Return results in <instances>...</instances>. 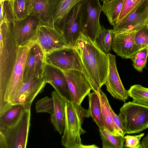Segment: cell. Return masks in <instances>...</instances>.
I'll return each instance as SVG.
<instances>
[{"label": "cell", "instance_id": "1", "mask_svg": "<svg viewBox=\"0 0 148 148\" xmlns=\"http://www.w3.org/2000/svg\"><path fill=\"white\" fill-rule=\"evenodd\" d=\"M80 58L83 72L92 90L97 92L104 84L108 69L107 54L101 51L95 42L82 33L73 47Z\"/></svg>", "mask_w": 148, "mask_h": 148}, {"label": "cell", "instance_id": "2", "mask_svg": "<svg viewBox=\"0 0 148 148\" xmlns=\"http://www.w3.org/2000/svg\"><path fill=\"white\" fill-rule=\"evenodd\" d=\"M12 23L7 18L0 23V107L5 99L17 54L16 44L12 34Z\"/></svg>", "mask_w": 148, "mask_h": 148}, {"label": "cell", "instance_id": "3", "mask_svg": "<svg viewBox=\"0 0 148 148\" xmlns=\"http://www.w3.org/2000/svg\"><path fill=\"white\" fill-rule=\"evenodd\" d=\"M90 116L88 109L67 101L65 107L64 131L61 138L62 145L66 148H82L81 136L86 132L82 127L84 118Z\"/></svg>", "mask_w": 148, "mask_h": 148}, {"label": "cell", "instance_id": "4", "mask_svg": "<svg viewBox=\"0 0 148 148\" xmlns=\"http://www.w3.org/2000/svg\"><path fill=\"white\" fill-rule=\"evenodd\" d=\"M119 111L118 115L124 135L138 133L148 128V107L129 101L125 103Z\"/></svg>", "mask_w": 148, "mask_h": 148}, {"label": "cell", "instance_id": "5", "mask_svg": "<svg viewBox=\"0 0 148 148\" xmlns=\"http://www.w3.org/2000/svg\"><path fill=\"white\" fill-rule=\"evenodd\" d=\"M36 42L33 39L17 49V57L5 99V106L2 112L11 105L10 103L23 82L25 64L29 51Z\"/></svg>", "mask_w": 148, "mask_h": 148}, {"label": "cell", "instance_id": "6", "mask_svg": "<svg viewBox=\"0 0 148 148\" xmlns=\"http://www.w3.org/2000/svg\"><path fill=\"white\" fill-rule=\"evenodd\" d=\"M102 5L99 0H84L81 12L82 33L95 42L102 28L99 18Z\"/></svg>", "mask_w": 148, "mask_h": 148}, {"label": "cell", "instance_id": "7", "mask_svg": "<svg viewBox=\"0 0 148 148\" xmlns=\"http://www.w3.org/2000/svg\"><path fill=\"white\" fill-rule=\"evenodd\" d=\"M31 108L25 109L17 121L3 132L8 148H25L30 125Z\"/></svg>", "mask_w": 148, "mask_h": 148}, {"label": "cell", "instance_id": "8", "mask_svg": "<svg viewBox=\"0 0 148 148\" xmlns=\"http://www.w3.org/2000/svg\"><path fill=\"white\" fill-rule=\"evenodd\" d=\"M148 22V0H140L132 9L113 26L114 32L136 31Z\"/></svg>", "mask_w": 148, "mask_h": 148}, {"label": "cell", "instance_id": "9", "mask_svg": "<svg viewBox=\"0 0 148 148\" xmlns=\"http://www.w3.org/2000/svg\"><path fill=\"white\" fill-rule=\"evenodd\" d=\"M46 63L62 71L77 70L83 72L79 55L73 47L68 46L55 50L45 55Z\"/></svg>", "mask_w": 148, "mask_h": 148}, {"label": "cell", "instance_id": "10", "mask_svg": "<svg viewBox=\"0 0 148 148\" xmlns=\"http://www.w3.org/2000/svg\"><path fill=\"white\" fill-rule=\"evenodd\" d=\"M46 83L43 77H32L23 82L10 102V104L21 105L25 109L31 108L34 100L42 92Z\"/></svg>", "mask_w": 148, "mask_h": 148}, {"label": "cell", "instance_id": "11", "mask_svg": "<svg viewBox=\"0 0 148 148\" xmlns=\"http://www.w3.org/2000/svg\"><path fill=\"white\" fill-rule=\"evenodd\" d=\"M66 77L72 102L80 105L92 90L84 73L77 70L62 71Z\"/></svg>", "mask_w": 148, "mask_h": 148}, {"label": "cell", "instance_id": "12", "mask_svg": "<svg viewBox=\"0 0 148 148\" xmlns=\"http://www.w3.org/2000/svg\"><path fill=\"white\" fill-rule=\"evenodd\" d=\"M42 25L38 18L31 15L23 19L13 21L12 32L17 48L36 39L38 29Z\"/></svg>", "mask_w": 148, "mask_h": 148}, {"label": "cell", "instance_id": "13", "mask_svg": "<svg viewBox=\"0 0 148 148\" xmlns=\"http://www.w3.org/2000/svg\"><path fill=\"white\" fill-rule=\"evenodd\" d=\"M36 40L45 55L56 50L69 46L60 32L54 27L48 25L40 26Z\"/></svg>", "mask_w": 148, "mask_h": 148}, {"label": "cell", "instance_id": "14", "mask_svg": "<svg viewBox=\"0 0 148 148\" xmlns=\"http://www.w3.org/2000/svg\"><path fill=\"white\" fill-rule=\"evenodd\" d=\"M108 69L104 83L107 91L114 98L125 102L129 96L124 87L117 71L116 56L108 53Z\"/></svg>", "mask_w": 148, "mask_h": 148}, {"label": "cell", "instance_id": "15", "mask_svg": "<svg viewBox=\"0 0 148 148\" xmlns=\"http://www.w3.org/2000/svg\"><path fill=\"white\" fill-rule=\"evenodd\" d=\"M83 1L75 5L67 16L62 35L67 45L74 47L82 33L81 12Z\"/></svg>", "mask_w": 148, "mask_h": 148}, {"label": "cell", "instance_id": "16", "mask_svg": "<svg viewBox=\"0 0 148 148\" xmlns=\"http://www.w3.org/2000/svg\"><path fill=\"white\" fill-rule=\"evenodd\" d=\"M45 55L36 42L31 48L25 64L23 82L34 77H43Z\"/></svg>", "mask_w": 148, "mask_h": 148}, {"label": "cell", "instance_id": "17", "mask_svg": "<svg viewBox=\"0 0 148 148\" xmlns=\"http://www.w3.org/2000/svg\"><path fill=\"white\" fill-rule=\"evenodd\" d=\"M136 32H114L112 49L117 55L131 59L140 50L135 43Z\"/></svg>", "mask_w": 148, "mask_h": 148}, {"label": "cell", "instance_id": "18", "mask_svg": "<svg viewBox=\"0 0 148 148\" xmlns=\"http://www.w3.org/2000/svg\"><path fill=\"white\" fill-rule=\"evenodd\" d=\"M43 77L46 83L51 85L55 90L67 101L72 102L66 80L62 70L46 63L44 68Z\"/></svg>", "mask_w": 148, "mask_h": 148}, {"label": "cell", "instance_id": "19", "mask_svg": "<svg viewBox=\"0 0 148 148\" xmlns=\"http://www.w3.org/2000/svg\"><path fill=\"white\" fill-rule=\"evenodd\" d=\"M4 8L5 15L12 23L31 15L33 6L31 0H5Z\"/></svg>", "mask_w": 148, "mask_h": 148}, {"label": "cell", "instance_id": "20", "mask_svg": "<svg viewBox=\"0 0 148 148\" xmlns=\"http://www.w3.org/2000/svg\"><path fill=\"white\" fill-rule=\"evenodd\" d=\"M33 11L31 14L38 18L43 25L53 27V16L60 0H31Z\"/></svg>", "mask_w": 148, "mask_h": 148}, {"label": "cell", "instance_id": "21", "mask_svg": "<svg viewBox=\"0 0 148 148\" xmlns=\"http://www.w3.org/2000/svg\"><path fill=\"white\" fill-rule=\"evenodd\" d=\"M54 104L53 113L51 115V123L55 129L60 134H63L65 119V107L67 102L55 90L51 93Z\"/></svg>", "mask_w": 148, "mask_h": 148}, {"label": "cell", "instance_id": "22", "mask_svg": "<svg viewBox=\"0 0 148 148\" xmlns=\"http://www.w3.org/2000/svg\"><path fill=\"white\" fill-rule=\"evenodd\" d=\"M84 0H60L53 16V27L62 34L68 15L78 3Z\"/></svg>", "mask_w": 148, "mask_h": 148}, {"label": "cell", "instance_id": "23", "mask_svg": "<svg viewBox=\"0 0 148 148\" xmlns=\"http://www.w3.org/2000/svg\"><path fill=\"white\" fill-rule=\"evenodd\" d=\"M98 92L100 99L101 112L105 129L111 133L116 135L124 136L123 132L115 123L111 114L110 106L106 95L101 88Z\"/></svg>", "mask_w": 148, "mask_h": 148}, {"label": "cell", "instance_id": "24", "mask_svg": "<svg viewBox=\"0 0 148 148\" xmlns=\"http://www.w3.org/2000/svg\"><path fill=\"white\" fill-rule=\"evenodd\" d=\"M25 109L23 105H12L0 113V132L4 131L15 123Z\"/></svg>", "mask_w": 148, "mask_h": 148}, {"label": "cell", "instance_id": "25", "mask_svg": "<svg viewBox=\"0 0 148 148\" xmlns=\"http://www.w3.org/2000/svg\"><path fill=\"white\" fill-rule=\"evenodd\" d=\"M89 110L90 116L99 127L105 128L102 116L101 101L99 93L93 91L88 95Z\"/></svg>", "mask_w": 148, "mask_h": 148}, {"label": "cell", "instance_id": "26", "mask_svg": "<svg viewBox=\"0 0 148 148\" xmlns=\"http://www.w3.org/2000/svg\"><path fill=\"white\" fill-rule=\"evenodd\" d=\"M124 1V0H103L102 11L113 26L117 20Z\"/></svg>", "mask_w": 148, "mask_h": 148}, {"label": "cell", "instance_id": "27", "mask_svg": "<svg viewBox=\"0 0 148 148\" xmlns=\"http://www.w3.org/2000/svg\"><path fill=\"white\" fill-rule=\"evenodd\" d=\"M99 131L102 141L103 148L124 147L125 142L124 136L114 134L103 127H99Z\"/></svg>", "mask_w": 148, "mask_h": 148}, {"label": "cell", "instance_id": "28", "mask_svg": "<svg viewBox=\"0 0 148 148\" xmlns=\"http://www.w3.org/2000/svg\"><path fill=\"white\" fill-rule=\"evenodd\" d=\"M114 32L113 29H107L103 26L95 42L103 52L107 54L112 48Z\"/></svg>", "mask_w": 148, "mask_h": 148}, {"label": "cell", "instance_id": "29", "mask_svg": "<svg viewBox=\"0 0 148 148\" xmlns=\"http://www.w3.org/2000/svg\"><path fill=\"white\" fill-rule=\"evenodd\" d=\"M128 91L132 102L148 107V88L135 84L131 86Z\"/></svg>", "mask_w": 148, "mask_h": 148}, {"label": "cell", "instance_id": "30", "mask_svg": "<svg viewBox=\"0 0 148 148\" xmlns=\"http://www.w3.org/2000/svg\"><path fill=\"white\" fill-rule=\"evenodd\" d=\"M148 57V46L138 51L131 59L133 66L137 71L141 72L145 67Z\"/></svg>", "mask_w": 148, "mask_h": 148}, {"label": "cell", "instance_id": "31", "mask_svg": "<svg viewBox=\"0 0 148 148\" xmlns=\"http://www.w3.org/2000/svg\"><path fill=\"white\" fill-rule=\"evenodd\" d=\"M35 108L37 113H47L52 115L54 111V104L52 97L46 96L38 100L35 103Z\"/></svg>", "mask_w": 148, "mask_h": 148}, {"label": "cell", "instance_id": "32", "mask_svg": "<svg viewBox=\"0 0 148 148\" xmlns=\"http://www.w3.org/2000/svg\"><path fill=\"white\" fill-rule=\"evenodd\" d=\"M135 43L139 49L148 46V24L146 23L137 30L135 36Z\"/></svg>", "mask_w": 148, "mask_h": 148}, {"label": "cell", "instance_id": "33", "mask_svg": "<svg viewBox=\"0 0 148 148\" xmlns=\"http://www.w3.org/2000/svg\"><path fill=\"white\" fill-rule=\"evenodd\" d=\"M143 133L136 135H127L124 136L125 144L124 147L126 148H140V140L144 135Z\"/></svg>", "mask_w": 148, "mask_h": 148}, {"label": "cell", "instance_id": "34", "mask_svg": "<svg viewBox=\"0 0 148 148\" xmlns=\"http://www.w3.org/2000/svg\"><path fill=\"white\" fill-rule=\"evenodd\" d=\"M140 1V0H124L122 9L116 23L121 20Z\"/></svg>", "mask_w": 148, "mask_h": 148}, {"label": "cell", "instance_id": "35", "mask_svg": "<svg viewBox=\"0 0 148 148\" xmlns=\"http://www.w3.org/2000/svg\"><path fill=\"white\" fill-rule=\"evenodd\" d=\"M110 110L115 123L123 132V126L121 121L118 115L114 112L111 107H110Z\"/></svg>", "mask_w": 148, "mask_h": 148}, {"label": "cell", "instance_id": "36", "mask_svg": "<svg viewBox=\"0 0 148 148\" xmlns=\"http://www.w3.org/2000/svg\"><path fill=\"white\" fill-rule=\"evenodd\" d=\"M5 0H0V23H2L6 18L5 16L4 3Z\"/></svg>", "mask_w": 148, "mask_h": 148}, {"label": "cell", "instance_id": "37", "mask_svg": "<svg viewBox=\"0 0 148 148\" xmlns=\"http://www.w3.org/2000/svg\"><path fill=\"white\" fill-rule=\"evenodd\" d=\"M0 148H8L5 137L1 132H0Z\"/></svg>", "mask_w": 148, "mask_h": 148}, {"label": "cell", "instance_id": "38", "mask_svg": "<svg viewBox=\"0 0 148 148\" xmlns=\"http://www.w3.org/2000/svg\"><path fill=\"white\" fill-rule=\"evenodd\" d=\"M140 143V148H148V134L143 138Z\"/></svg>", "mask_w": 148, "mask_h": 148}, {"label": "cell", "instance_id": "39", "mask_svg": "<svg viewBox=\"0 0 148 148\" xmlns=\"http://www.w3.org/2000/svg\"><path fill=\"white\" fill-rule=\"evenodd\" d=\"M99 148L98 147L95 145H83L82 148Z\"/></svg>", "mask_w": 148, "mask_h": 148}, {"label": "cell", "instance_id": "40", "mask_svg": "<svg viewBox=\"0 0 148 148\" xmlns=\"http://www.w3.org/2000/svg\"><path fill=\"white\" fill-rule=\"evenodd\" d=\"M101 0V1H102V0Z\"/></svg>", "mask_w": 148, "mask_h": 148}, {"label": "cell", "instance_id": "41", "mask_svg": "<svg viewBox=\"0 0 148 148\" xmlns=\"http://www.w3.org/2000/svg\"></svg>", "mask_w": 148, "mask_h": 148}]
</instances>
